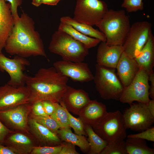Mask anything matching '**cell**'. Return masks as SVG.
I'll return each instance as SVG.
<instances>
[{"label": "cell", "mask_w": 154, "mask_h": 154, "mask_svg": "<svg viewBox=\"0 0 154 154\" xmlns=\"http://www.w3.org/2000/svg\"><path fill=\"white\" fill-rule=\"evenodd\" d=\"M143 0H123L121 6L130 13L143 10Z\"/></svg>", "instance_id": "d6a6232c"}, {"label": "cell", "mask_w": 154, "mask_h": 154, "mask_svg": "<svg viewBox=\"0 0 154 154\" xmlns=\"http://www.w3.org/2000/svg\"><path fill=\"white\" fill-rule=\"evenodd\" d=\"M84 129L90 145L88 154H100L108 143L95 132L92 127L85 125Z\"/></svg>", "instance_id": "4316f807"}, {"label": "cell", "mask_w": 154, "mask_h": 154, "mask_svg": "<svg viewBox=\"0 0 154 154\" xmlns=\"http://www.w3.org/2000/svg\"><path fill=\"white\" fill-rule=\"evenodd\" d=\"M108 10L107 4L101 0H76L73 18L80 23L96 25Z\"/></svg>", "instance_id": "ba28073f"}, {"label": "cell", "mask_w": 154, "mask_h": 154, "mask_svg": "<svg viewBox=\"0 0 154 154\" xmlns=\"http://www.w3.org/2000/svg\"><path fill=\"white\" fill-rule=\"evenodd\" d=\"M96 26L105 35L109 46H123L131 25L128 16L123 10H108Z\"/></svg>", "instance_id": "3957f363"}, {"label": "cell", "mask_w": 154, "mask_h": 154, "mask_svg": "<svg viewBox=\"0 0 154 154\" xmlns=\"http://www.w3.org/2000/svg\"><path fill=\"white\" fill-rule=\"evenodd\" d=\"M31 113L36 116H47L42 102L39 101L32 104Z\"/></svg>", "instance_id": "d590c367"}, {"label": "cell", "mask_w": 154, "mask_h": 154, "mask_svg": "<svg viewBox=\"0 0 154 154\" xmlns=\"http://www.w3.org/2000/svg\"><path fill=\"white\" fill-rule=\"evenodd\" d=\"M29 116L37 122L57 135V131L60 129V127L55 120L50 116H36L31 113Z\"/></svg>", "instance_id": "f1b7e54d"}, {"label": "cell", "mask_w": 154, "mask_h": 154, "mask_svg": "<svg viewBox=\"0 0 154 154\" xmlns=\"http://www.w3.org/2000/svg\"><path fill=\"white\" fill-rule=\"evenodd\" d=\"M15 23L9 3L0 0V52L4 48Z\"/></svg>", "instance_id": "44dd1931"}, {"label": "cell", "mask_w": 154, "mask_h": 154, "mask_svg": "<svg viewBox=\"0 0 154 154\" xmlns=\"http://www.w3.org/2000/svg\"><path fill=\"white\" fill-rule=\"evenodd\" d=\"M58 29L69 34L75 39L84 44L88 49L96 46L101 42L98 39L85 35L75 29L71 25L61 22Z\"/></svg>", "instance_id": "d4e9b609"}, {"label": "cell", "mask_w": 154, "mask_h": 154, "mask_svg": "<svg viewBox=\"0 0 154 154\" xmlns=\"http://www.w3.org/2000/svg\"><path fill=\"white\" fill-rule=\"evenodd\" d=\"M149 81L150 82L149 90V97L154 99V73L153 72L149 75Z\"/></svg>", "instance_id": "ab89813d"}, {"label": "cell", "mask_w": 154, "mask_h": 154, "mask_svg": "<svg viewBox=\"0 0 154 154\" xmlns=\"http://www.w3.org/2000/svg\"><path fill=\"white\" fill-rule=\"evenodd\" d=\"M149 75L142 68L139 69L133 80L124 89L119 99L123 103L130 105L134 101L147 105L149 98Z\"/></svg>", "instance_id": "9c48e42d"}, {"label": "cell", "mask_w": 154, "mask_h": 154, "mask_svg": "<svg viewBox=\"0 0 154 154\" xmlns=\"http://www.w3.org/2000/svg\"><path fill=\"white\" fill-rule=\"evenodd\" d=\"M123 52V46H109L106 42H101L97 50V64L106 67L115 69Z\"/></svg>", "instance_id": "e0dca14e"}, {"label": "cell", "mask_w": 154, "mask_h": 154, "mask_svg": "<svg viewBox=\"0 0 154 154\" xmlns=\"http://www.w3.org/2000/svg\"><path fill=\"white\" fill-rule=\"evenodd\" d=\"M125 144L127 154H154V149L149 147L145 139L127 138Z\"/></svg>", "instance_id": "484cf974"}, {"label": "cell", "mask_w": 154, "mask_h": 154, "mask_svg": "<svg viewBox=\"0 0 154 154\" xmlns=\"http://www.w3.org/2000/svg\"><path fill=\"white\" fill-rule=\"evenodd\" d=\"M127 138L141 139L152 142L154 141V127L152 126L149 128L139 133L130 134Z\"/></svg>", "instance_id": "836d02e7"}, {"label": "cell", "mask_w": 154, "mask_h": 154, "mask_svg": "<svg viewBox=\"0 0 154 154\" xmlns=\"http://www.w3.org/2000/svg\"><path fill=\"white\" fill-rule=\"evenodd\" d=\"M147 106L150 113L154 117V99L150 100Z\"/></svg>", "instance_id": "b9f144b4"}, {"label": "cell", "mask_w": 154, "mask_h": 154, "mask_svg": "<svg viewBox=\"0 0 154 154\" xmlns=\"http://www.w3.org/2000/svg\"><path fill=\"white\" fill-rule=\"evenodd\" d=\"M92 128L108 144L124 140L126 137V129L122 114L119 110L108 112L101 120Z\"/></svg>", "instance_id": "8992f818"}, {"label": "cell", "mask_w": 154, "mask_h": 154, "mask_svg": "<svg viewBox=\"0 0 154 154\" xmlns=\"http://www.w3.org/2000/svg\"><path fill=\"white\" fill-rule=\"evenodd\" d=\"M62 147L59 154H79L75 149V145L66 141H62Z\"/></svg>", "instance_id": "e575fe53"}, {"label": "cell", "mask_w": 154, "mask_h": 154, "mask_svg": "<svg viewBox=\"0 0 154 154\" xmlns=\"http://www.w3.org/2000/svg\"><path fill=\"white\" fill-rule=\"evenodd\" d=\"M55 109L50 116L56 122L60 129L70 128L67 114L59 103H55Z\"/></svg>", "instance_id": "83f0119b"}, {"label": "cell", "mask_w": 154, "mask_h": 154, "mask_svg": "<svg viewBox=\"0 0 154 154\" xmlns=\"http://www.w3.org/2000/svg\"><path fill=\"white\" fill-rule=\"evenodd\" d=\"M61 0H45L43 4L48 5L54 6L57 5Z\"/></svg>", "instance_id": "7bdbcfd3"}, {"label": "cell", "mask_w": 154, "mask_h": 154, "mask_svg": "<svg viewBox=\"0 0 154 154\" xmlns=\"http://www.w3.org/2000/svg\"><path fill=\"white\" fill-rule=\"evenodd\" d=\"M93 80L96 90L104 100H119L124 87L115 72V69L97 64L95 66Z\"/></svg>", "instance_id": "5b68a950"}, {"label": "cell", "mask_w": 154, "mask_h": 154, "mask_svg": "<svg viewBox=\"0 0 154 154\" xmlns=\"http://www.w3.org/2000/svg\"><path fill=\"white\" fill-rule=\"evenodd\" d=\"M134 59L139 68L143 69L149 75L153 72L154 37L152 33L140 52Z\"/></svg>", "instance_id": "7402d4cb"}, {"label": "cell", "mask_w": 154, "mask_h": 154, "mask_svg": "<svg viewBox=\"0 0 154 154\" xmlns=\"http://www.w3.org/2000/svg\"><path fill=\"white\" fill-rule=\"evenodd\" d=\"M41 102L46 113L48 116H50L55 110V103L48 100H44Z\"/></svg>", "instance_id": "74e56055"}, {"label": "cell", "mask_w": 154, "mask_h": 154, "mask_svg": "<svg viewBox=\"0 0 154 154\" xmlns=\"http://www.w3.org/2000/svg\"><path fill=\"white\" fill-rule=\"evenodd\" d=\"M151 24L146 21H137L131 25L123 45V52L135 59L140 53L152 33Z\"/></svg>", "instance_id": "52a82bcc"}, {"label": "cell", "mask_w": 154, "mask_h": 154, "mask_svg": "<svg viewBox=\"0 0 154 154\" xmlns=\"http://www.w3.org/2000/svg\"><path fill=\"white\" fill-rule=\"evenodd\" d=\"M34 137L31 134L18 131H13L6 137L4 142L18 154H30L37 145Z\"/></svg>", "instance_id": "2e32d148"}, {"label": "cell", "mask_w": 154, "mask_h": 154, "mask_svg": "<svg viewBox=\"0 0 154 154\" xmlns=\"http://www.w3.org/2000/svg\"><path fill=\"white\" fill-rule=\"evenodd\" d=\"M48 49L63 60L73 62H83L89 54V49L84 44L58 29L53 34Z\"/></svg>", "instance_id": "277c9868"}, {"label": "cell", "mask_w": 154, "mask_h": 154, "mask_svg": "<svg viewBox=\"0 0 154 154\" xmlns=\"http://www.w3.org/2000/svg\"><path fill=\"white\" fill-rule=\"evenodd\" d=\"M32 104H22L11 109L0 111V120L8 128L13 131L31 133L28 125Z\"/></svg>", "instance_id": "8fae6325"}, {"label": "cell", "mask_w": 154, "mask_h": 154, "mask_svg": "<svg viewBox=\"0 0 154 154\" xmlns=\"http://www.w3.org/2000/svg\"><path fill=\"white\" fill-rule=\"evenodd\" d=\"M35 24L33 19L24 12L15 19L4 48L7 53L24 58L33 56L47 58L43 41Z\"/></svg>", "instance_id": "6da1fadb"}, {"label": "cell", "mask_w": 154, "mask_h": 154, "mask_svg": "<svg viewBox=\"0 0 154 154\" xmlns=\"http://www.w3.org/2000/svg\"><path fill=\"white\" fill-rule=\"evenodd\" d=\"M60 22L71 25L75 29L81 33L98 39L101 42H106V38L104 34L100 31L93 28L92 26L75 21L69 16L62 17Z\"/></svg>", "instance_id": "603a6c76"}, {"label": "cell", "mask_w": 154, "mask_h": 154, "mask_svg": "<svg viewBox=\"0 0 154 154\" xmlns=\"http://www.w3.org/2000/svg\"><path fill=\"white\" fill-rule=\"evenodd\" d=\"M117 75L124 88L128 86L133 80L139 68L134 59L122 53L116 66Z\"/></svg>", "instance_id": "ffe728a7"}, {"label": "cell", "mask_w": 154, "mask_h": 154, "mask_svg": "<svg viewBox=\"0 0 154 154\" xmlns=\"http://www.w3.org/2000/svg\"><path fill=\"white\" fill-rule=\"evenodd\" d=\"M9 3L12 13L15 19L18 18L19 16L18 13V8L22 4V0H5Z\"/></svg>", "instance_id": "8d00e7d4"}, {"label": "cell", "mask_w": 154, "mask_h": 154, "mask_svg": "<svg viewBox=\"0 0 154 154\" xmlns=\"http://www.w3.org/2000/svg\"><path fill=\"white\" fill-rule=\"evenodd\" d=\"M53 66L58 73L75 82H88L94 78L88 64L83 62H73L62 60L54 63Z\"/></svg>", "instance_id": "4fadbf2b"}, {"label": "cell", "mask_w": 154, "mask_h": 154, "mask_svg": "<svg viewBox=\"0 0 154 154\" xmlns=\"http://www.w3.org/2000/svg\"><path fill=\"white\" fill-rule=\"evenodd\" d=\"M57 134L62 141L68 142L76 145L83 153L88 154L90 145L87 138L84 135L73 133L70 128L60 129Z\"/></svg>", "instance_id": "cb8c5ba5"}, {"label": "cell", "mask_w": 154, "mask_h": 154, "mask_svg": "<svg viewBox=\"0 0 154 154\" xmlns=\"http://www.w3.org/2000/svg\"><path fill=\"white\" fill-rule=\"evenodd\" d=\"M106 105L96 100H91L80 111L78 115L85 126L92 127L106 115Z\"/></svg>", "instance_id": "ac0fdd59"}, {"label": "cell", "mask_w": 154, "mask_h": 154, "mask_svg": "<svg viewBox=\"0 0 154 154\" xmlns=\"http://www.w3.org/2000/svg\"><path fill=\"white\" fill-rule=\"evenodd\" d=\"M0 154H18L17 153L7 146H4L0 143Z\"/></svg>", "instance_id": "60d3db41"}, {"label": "cell", "mask_w": 154, "mask_h": 154, "mask_svg": "<svg viewBox=\"0 0 154 154\" xmlns=\"http://www.w3.org/2000/svg\"><path fill=\"white\" fill-rule=\"evenodd\" d=\"M68 79L53 66L40 68L33 76H27L25 85L30 92L29 102L48 100L59 103L68 86Z\"/></svg>", "instance_id": "7a4b0ae2"}, {"label": "cell", "mask_w": 154, "mask_h": 154, "mask_svg": "<svg viewBox=\"0 0 154 154\" xmlns=\"http://www.w3.org/2000/svg\"><path fill=\"white\" fill-rule=\"evenodd\" d=\"M100 154H127L124 140L108 143Z\"/></svg>", "instance_id": "f546056e"}, {"label": "cell", "mask_w": 154, "mask_h": 154, "mask_svg": "<svg viewBox=\"0 0 154 154\" xmlns=\"http://www.w3.org/2000/svg\"><path fill=\"white\" fill-rule=\"evenodd\" d=\"M61 105L66 111L70 126L73 128L75 133L79 135H86V134L84 129L85 125L81 119L79 117L77 118L73 116L64 106Z\"/></svg>", "instance_id": "4dcf8cb0"}, {"label": "cell", "mask_w": 154, "mask_h": 154, "mask_svg": "<svg viewBox=\"0 0 154 154\" xmlns=\"http://www.w3.org/2000/svg\"><path fill=\"white\" fill-rule=\"evenodd\" d=\"M30 92L26 86L15 87L8 84L0 87V111L29 102Z\"/></svg>", "instance_id": "5bb4252c"}, {"label": "cell", "mask_w": 154, "mask_h": 154, "mask_svg": "<svg viewBox=\"0 0 154 154\" xmlns=\"http://www.w3.org/2000/svg\"><path fill=\"white\" fill-rule=\"evenodd\" d=\"M62 147L60 144L55 146H41L34 147L31 154H59Z\"/></svg>", "instance_id": "1f68e13d"}, {"label": "cell", "mask_w": 154, "mask_h": 154, "mask_svg": "<svg viewBox=\"0 0 154 154\" xmlns=\"http://www.w3.org/2000/svg\"><path fill=\"white\" fill-rule=\"evenodd\" d=\"M125 127L134 131L141 132L152 126L154 117L149 112L147 104L138 102L132 103L122 114Z\"/></svg>", "instance_id": "30bf717a"}, {"label": "cell", "mask_w": 154, "mask_h": 154, "mask_svg": "<svg viewBox=\"0 0 154 154\" xmlns=\"http://www.w3.org/2000/svg\"><path fill=\"white\" fill-rule=\"evenodd\" d=\"M30 132L41 146H55L60 144L62 141L57 135L39 124L29 116Z\"/></svg>", "instance_id": "d6986e66"}, {"label": "cell", "mask_w": 154, "mask_h": 154, "mask_svg": "<svg viewBox=\"0 0 154 154\" xmlns=\"http://www.w3.org/2000/svg\"><path fill=\"white\" fill-rule=\"evenodd\" d=\"M13 131L6 127L0 120V143L3 142L6 137Z\"/></svg>", "instance_id": "f35d334b"}, {"label": "cell", "mask_w": 154, "mask_h": 154, "mask_svg": "<svg viewBox=\"0 0 154 154\" xmlns=\"http://www.w3.org/2000/svg\"><path fill=\"white\" fill-rule=\"evenodd\" d=\"M29 62L24 58L15 55L13 58L6 56L0 52V70L9 74L10 79L7 84L19 87L25 85L27 75L24 73L25 67Z\"/></svg>", "instance_id": "7c38bea8"}, {"label": "cell", "mask_w": 154, "mask_h": 154, "mask_svg": "<svg viewBox=\"0 0 154 154\" xmlns=\"http://www.w3.org/2000/svg\"><path fill=\"white\" fill-rule=\"evenodd\" d=\"M90 100L88 94L83 90L76 89L68 86L59 103L69 112L78 115Z\"/></svg>", "instance_id": "9a60e30c"}, {"label": "cell", "mask_w": 154, "mask_h": 154, "mask_svg": "<svg viewBox=\"0 0 154 154\" xmlns=\"http://www.w3.org/2000/svg\"><path fill=\"white\" fill-rule=\"evenodd\" d=\"M45 0H32V4L34 6L38 7L40 6Z\"/></svg>", "instance_id": "ee69618b"}]
</instances>
